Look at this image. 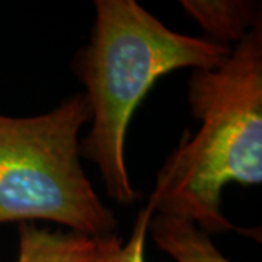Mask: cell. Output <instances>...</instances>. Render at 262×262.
I'll return each instance as SVG.
<instances>
[{
  "label": "cell",
  "mask_w": 262,
  "mask_h": 262,
  "mask_svg": "<svg viewBox=\"0 0 262 262\" xmlns=\"http://www.w3.org/2000/svg\"><path fill=\"white\" fill-rule=\"evenodd\" d=\"M184 9L211 35V41L229 47V42H239L261 24L255 6L236 0H184Z\"/></svg>",
  "instance_id": "6"
},
{
  "label": "cell",
  "mask_w": 262,
  "mask_h": 262,
  "mask_svg": "<svg viewBox=\"0 0 262 262\" xmlns=\"http://www.w3.org/2000/svg\"><path fill=\"white\" fill-rule=\"evenodd\" d=\"M95 9L92 38L77 63L92 118L80 153L99 168L108 195L130 204L136 192L125 137L134 111L162 76L184 67H215L232 48L178 34L134 0H98Z\"/></svg>",
  "instance_id": "2"
},
{
  "label": "cell",
  "mask_w": 262,
  "mask_h": 262,
  "mask_svg": "<svg viewBox=\"0 0 262 262\" xmlns=\"http://www.w3.org/2000/svg\"><path fill=\"white\" fill-rule=\"evenodd\" d=\"M91 118L84 95L42 115H0V223L46 220L89 236L115 233L80 165L79 131Z\"/></svg>",
  "instance_id": "3"
},
{
  "label": "cell",
  "mask_w": 262,
  "mask_h": 262,
  "mask_svg": "<svg viewBox=\"0 0 262 262\" xmlns=\"http://www.w3.org/2000/svg\"><path fill=\"white\" fill-rule=\"evenodd\" d=\"M188 99L201 127L165 162L149 204L207 234L234 230L222 213L223 188L262 182L261 24L220 64L194 70Z\"/></svg>",
  "instance_id": "1"
},
{
  "label": "cell",
  "mask_w": 262,
  "mask_h": 262,
  "mask_svg": "<svg viewBox=\"0 0 262 262\" xmlns=\"http://www.w3.org/2000/svg\"><path fill=\"white\" fill-rule=\"evenodd\" d=\"M121 242L115 233L50 232L34 223H20L18 262H102Z\"/></svg>",
  "instance_id": "4"
},
{
  "label": "cell",
  "mask_w": 262,
  "mask_h": 262,
  "mask_svg": "<svg viewBox=\"0 0 262 262\" xmlns=\"http://www.w3.org/2000/svg\"><path fill=\"white\" fill-rule=\"evenodd\" d=\"M153 214L155 210L147 203V206L137 214L128 242L125 245H122L121 242L102 262H144L146 234L149 230V223Z\"/></svg>",
  "instance_id": "7"
},
{
  "label": "cell",
  "mask_w": 262,
  "mask_h": 262,
  "mask_svg": "<svg viewBox=\"0 0 262 262\" xmlns=\"http://www.w3.org/2000/svg\"><path fill=\"white\" fill-rule=\"evenodd\" d=\"M155 242L177 262H230L194 223L155 213L149 223Z\"/></svg>",
  "instance_id": "5"
}]
</instances>
